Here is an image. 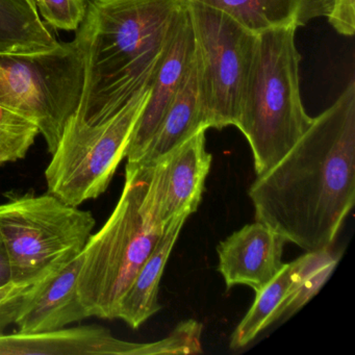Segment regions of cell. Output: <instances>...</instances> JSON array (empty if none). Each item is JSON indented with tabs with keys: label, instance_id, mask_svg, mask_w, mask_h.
<instances>
[{
	"label": "cell",
	"instance_id": "obj_1",
	"mask_svg": "<svg viewBox=\"0 0 355 355\" xmlns=\"http://www.w3.org/2000/svg\"><path fill=\"white\" fill-rule=\"evenodd\" d=\"M257 221L305 251L331 247L355 202V82L249 189Z\"/></svg>",
	"mask_w": 355,
	"mask_h": 355
},
{
	"label": "cell",
	"instance_id": "obj_2",
	"mask_svg": "<svg viewBox=\"0 0 355 355\" xmlns=\"http://www.w3.org/2000/svg\"><path fill=\"white\" fill-rule=\"evenodd\" d=\"M182 0H89V38L78 123H101L149 87Z\"/></svg>",
	"mask_w": 355,
	"mask_h": 355
},
{
	"label": "cell",
	"instance_id": "obj_3",
	"mask_svg": "<svg viewBox=\"0 0 355 355\" xmlns=\"http://www.w3.org/2000/svg\"><path fill=\"white\" fill-rule=\"evenodd\" d=\"M153 168L128 162L119 201L83 250L78 288L91 317L117 319L122 297L165 232L151 209Z\"/></svg>",
	"mask_w": 355,
	"mask_h": 355
},
{
	"label": "cell",
	"instance_id": "obj_4",
	"mask_svg": "<svg viewBox=\"0 0 355 355\" xmlns=\"http://www.w3.org/2000/svg\"><path fill=\"white\" fill-rule=\"evenodd\" d=\"M297 28L259 34L257 55L236 128L250 145L257 176L278 163L313 123L303 107Z\"/></svg>",
	"mask_w": 355,
	"mask_h": 355
},
{
	"label": "cell",
	"instance_id": "obj_5",
	"mask_svg": "<svg viewBox=\"0 0 355 355\" xmlns=\"http://www.w3.org/2000/svg\"><path fill=\"white\" fill-rule=\"evenodd\" d=\"M95 218L51 193L26 194L0 205V240L11 282L34 284L61 269L86 247Z\"/></svg>",
	"mask_w": 355,
	"mask_h": 355
},
{
	"label": "cell",
	"instance_id": "obj_6",
	"mask_svg": "<svg viewBox=\"0 0 355 355\" xmlns=\"http://www.w3.org/2000/svg\"><path fill=\"white\" fill-rule=\"evenodd\" d=\"M88 38L84 19L73 40L57 49L0 53V103L34 120L51 155L80 103Z\"/></svg>",
	"mask_w": 355,
	"mask_h": 355
},
{
	"label": "cell",
	"instance_id": "obj_7",
	"mask_svg": "<svg viewBox=\"0 0 355 355\" xmlns=\"http://www.w3.org/2000/svg\"><path fill=\"white\" fill-rule=\"evenodd\" d=\"M184 3L194 33L195 59L207 130L236 126L257 55L259 34L219 10L195 1Z\"/></svg>",
	"mask_w": 355,
	"mask_h": 355
},
{
	"label": "cell",
	"instance_id": "obj_8",
	"mask_svg": "<svg viewBox=\"0 0 355 355\" xmlns=\"http://www.w3.org/2000/svg\"><path fill=\"white\" fill-rule=\"evenodd\" d=\"M148 96L147 87L113 117L94 125L70 118L45 170L49 192L76 207L103 194L128 155Z\"/></svg>",
	"mask_w": 355,
	"mask_h": 355
},
{
	"label": "cell",
	"instance_id": "obj_9",
	"mask_svg": "<svg viewBox=\"0 0 355 355\" xmlns=\"http://www.w3.org/2000/svg\"><path fill=\"white\" fill-rule=\"evenodd\" d=\"M205 132L200 130L153 163L151 209L163 227L180 218L188 219L198 209L213 159L205 148Z\"/></svg>",
	"mask_w": 355,
	"mask_h": 355
},
{
	"label": "cell",
	"instance_id": "obj_10",
	"mask_svg": "<svg viewBox=\"0 0 355 355\" xmlns=\"http://www.w3.org/2000/svg\"><path fill=\"white\" fill-rule=\"evenodd\" d=\"M195 62V40L186 3L149 84V96L139 117L128 149V163H136L155 136L174 97Z\"/></svg>",
	"mask_w": 355,
	"mask_h": 355
},
{
	"label": "cell",
	"instance_id": "obj_11",
	"mask_svg": "<svg viewBox=\"0 0 355 355\" xmlns=\"http://www.w3.org/2000/svg\"><path fill=\"white\" fill-rule=\"evenodd\" d=\"M286 242L261 222L245 225L217 247L218 271L228 288L245 284L257 291L269 284L284 267Z\"/></svg>",
	"mask_w": 355,
	"mask_h": 355
},
{
	"label": "cell",
	"instance_id": "obj_12",
	"mask_svg": "<svg viewBox=\"0 0 355 355\" xmlns=\"http://www.w3.org/2000/svg\"><path fill=\"white\" fill-rule=\"evenodd\" d=\"M159 348L157 340H119L107 328L99 325L0 336V355H153L159 352Z\"/></svg>",
	"mask_w": 355,
	"mask_h": 355
},
{
	"label": "cell",
	"instance_id": "obj_13",
	"mask_svg": "<svg viewBox=\"0 0 355 355\" xmlns=\"http://www.w3.org/2000/svg\"><path fill=\"white\" fill-rule=\"evenodd\" d=\"M82 263L83 252L39 282L34 296L15 320L18 332L61 329L91 317L78 293V277Z\"/></svg>",
	"mask_w": 355,
	"mask_h": 355
},
{
	"label": "cell",
	"instance_id": "obj_14",
	"mask_svg": "<svg viewBox=\"0 0 355 355\" xmlns=\"http://www.w3.org/2000/svg\"><path fill=\"white\" fill-rule=\"evenodd\" d=\"M219 10L254 34L277 28L305 26L327 16L331 0H182Z\"/></svg>",
	"mask_w": 355,
	"mask_h": 355
},
{
	"label": "cell",
	"instance_id": "obj_15",
	"mask_svg": "<svg viewBox=\"0 0 355 355\" xmlns=\"http://www.w3.org/2000/svg\"><path fill=\"white\" fill-rule=\"evenodd\" d=\"M186 221V218H180L165 228L153 252L139 269L122 297L117 319H121L134 329L140 327L162 309L159 303V282Z\"/></svg>",
	"mask_w": 355,
	"mask_h": 355
},
{
	"label": "cell",
	"instance_id": "obj_16",
	"mask_svg": "<svg viewBox=\"0 0 355 355\" xmlns=\"http://www.w3.org/2000/svg\"><path fill=\"white\" fill-rule=\"evenodd\" d=\"M207 130L195 59L188 78L174 97L142 157L136 163H155L197 132Z\"/></svg>",
	"mask_w": 355,
	"mask_h": 355
},
{
	"label": "cell",
	"instance_id": "obj_17",
	"mask_svg": "<svg viewBox=\"0 0 355 355\" xmlns=\"http://www.w3.org/2000/svg\"><path fill=\"white\" fill-rule=\"evenodd\" d=\"M49 24L26 0H0V53H37L57 49Z\"/></svg>",
	"mask_w": 355,
	"mask_h": 355
},
{
	"label": "cell",
	"instance_id": "obj_18",
	"mask_svg": "<svg viewBox=\"0 0 355 355\" xmlns=\"http://www.w3.org/2000/svg\"><path fill=\"white\" fill-rule=\"evenodd\" d=\"M296 263H284L277 275L255 292V299L230 338V347L240 349L250 344L266 328L284 315L292 291Z\"/></svg>",
	"mask_w": 355,
	"mask_h": 355
},
{
	"label": "cell",
	"instance_id": "obj_19",
	"mask_svg": "<svg viewBox=\"0 0 355 355\" xmlns=\"http://www.w3.org/2000/svg\"><path fill=\"white\" fill-rule=\"evenodd\" d=\"M340 257L342 253L328 247L306 251L304 255L295 259L296 274L282 317L294 315L319 293L338 266Z\"/></svg>",
	"mask_w": 355,
	"mask_h": 355
},
{
	"label": "cell",
	"instance_id": "obj_20",
	"mask_svg": "<svg viewBox=\"0 0 355 355\" xmlns=\"http://www.w3.org/2000/svg\"><path fill=\"white\" fill-rule=\"evenodd\" d=\"M39 134L34 120L0 103V166L24 159Z\"/></svg>",
	"mask_w": 355,
	"mask_h": 355
},
{
	"label": "cell",
	"instance_id": "obj_21",
	"mask_svg": "<svg viewBox=\"0 0 355 355\" xmlns=\"http://www.w3.org/2000/svg\"><path fill=\"white\" fill-rule=\"evenodd\" d=\"M39 15L58 30L78 31L86 17L89 0H36Z\"/></svg>",
	"mask_w": 355,
	"mask_h": 355
},
{
	"label": "cell",
	"instance_id": "obj_22",
	"mask_svg": "<svg viewBox=\"0 0 355 355\" xmlns=\"http://www.w3.org/2000/svg\"><path fill=\"white\" fill-rule=\"evenodd\" d=\"M39 282L28 284L11 282L0 286V336L15 323L22 309L36 293Z\"/></svg>",
	"mask_w": 355,
	"mask_h": 355
},
{
	"label": "cell",
	"instance_id": "obj_23",
	"mask_svg": "<svg viewBox=\"0 0 355 355\" xmlns=\"http://www.w3.org/2000/svg\"><path fill=\"white\" fill-rule=\"evenodd\" d=\"M326 17L338 34L352 37L355 33V0H331Z\"/></svg>",
	"mask_w": 355,
	"mask_h": 355
},
{
	"label": "cell",
	"instance_id": "obj_24",
	"mask_svg": "<svg viewBox=\"0 0 355 355\" xmlns=\"http://www.w3.org/2000/svg\"><path fill=\"white\" fill-rule=\"evenodd\" d=\"M11 282V272H10L9 261L3 243L0 240V286Z\"/></svg>",
	"mask_w": 355,
	"mask_h": 355
},
{
	"label": "cell",
	"instance_id": "obj_25",
	"mask_svg": "<svg viewBox=\"0 0 355 355\" xmlns=\"http://www.w3.org/2000/svg\"><path fill=\"white\" fill-rule=\"evenodd\" d=\"M26 1L31 6V7L33 8V9L37 10L36 0H26ZM37 11H38V10H37Z\"/></svg>",
	"mask_w": 355,
	"mask_h": 355
}]
</instances>
